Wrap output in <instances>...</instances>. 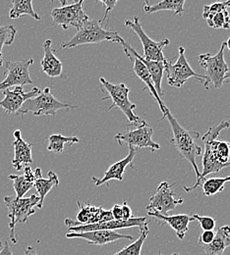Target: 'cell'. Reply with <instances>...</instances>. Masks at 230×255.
Instances as JSON below:
<instances>
[{"instance_id":"f35d334b","label":"cell","mask_w":230,"mask_h":255,"mask_svg":"<svg viewBox=\"0 0 230 255\" xmlns=\"http://www.w3.org/2000/svg\"><path fill=\"white\" fill-rule=\"evenodd\" d=\"M110 211H111V214H112L114 220H123V217H122V205L115 204Z\"/></svg>"},{"instance_id":"c3c4849f","label":"cell","mask_w":230,"mask_h":255,"mask_svg":"<svg viewBox=\"0 0 230 255\" xmlns=\"http://www.w3.org/2000/svg\"><path fill=\"white\" fill-rule=\"evenodd\" d=\"M220 1H223V0H218V2H220Z\"/></svg>"},{"instance_id":"d4e9b609","label":"cell","mask_w":230,"mask_h":255,"mask_svg":"<svg viewBox=\"0 0 230 255\" xmlns=\"http://www.w3.org/2000/svg\"><path fill=\"white\" fill-rule=\"evenodd\" d=\"M229 247H230V226L219 228L214 241L209 245H202L206 255H223Z\"/></svg>"},{"instance_id":"6da1fadb","label":"cell","mask_w":230,"mask_h":255,"mask_svg":"<svg viewBox=\"0 0 230 255\" xmlns=\"http://www.w3.org/2000/svg\"><path fill=\"white\" fill-rule=\"evenodd\" d=\"M230 127V121H222L218 126L210 128L201 137L205 144L201 182L206 180V177L210 174L219 173L230 166V142L218 140L220 133Z\"/></svg>"},{"instance_id":"7c38bea8","label":"cell","mask_w":230,"mask_h":255,"mask_svg":"<svg viewBox=\"0 0 230 255\" xmlns=\"http://www.w3.org/2000/svg\"><path fill=\"white\" fill-rule=\"evenodd\" d=\"M33 64V59L7 61L5 62V79L0 82V91H4L13 87H24L33 84L29 69Z\"/></svg>"},{"instance_id":"2e32d148","label":"cell","mask_w":230,"mask_h":255,"mask_svg":"<svg viewBox=\"0 0 230 255\" xmlns=\"http://www.w3.org/2000/svg\"><path fill=\"white\" fill-rule=\"evenodd\" d=\"M149 222L145 217H137L131 218L129 220H110L106 222L100 223L91 224V225H81L77 227H70L68 228V233H84V232H91L97 230H108V231H115L118 229H127L138 227L139 229L145 227Z\"/></svg>"},{"instance_id":"9a60e30c","label":"cell","mask_w":230,"mask_h":255,"mask_svg":"<svg viewBox=\"0 0 230 255\" xmlns=\"http://www.w3.org/2000/svg\"><path fill=\"white\" fill-rule=\"evenodd\" d=\"M40 92V89L37 87H34L28 93H26L23 87L20 86L6 89L3 91L4 98L0 101V106L6 114H16L28 99L35 97Z\"/></svg>"},{"instance_id":"ab89813d","label":"cell","mask_w":230,"mask_h":255,"mask_svg":"<svg viewBox=\"0 0 230 255\" xmlns=\"http://www.w3.org/2000/svg\"><path fill=\"white\" fill-rule=\"evenodd\" d=\"M0 255H13V253L11 251V248L9 247V244H8L7 241L4 243L3 247L1 248Z\"/></svg>"},{"instance_id":"cb8c5ba5","label":"cell","mask_w":230,"mask_h":255,"mask_svg":"<svg viewBox=\"0 0 230 255\" xmlns=\"http://www.w3.org/2000/svg\"><path fill=\"white\" fill-rule=\"evenodd\" d=\"M35 173V181H34V185L33 187L35 188L37 195L39 197V202L37 205V208H42L44 199L47 195V193L51 191V189L53 187H57L59 185V179L57 177V175L52 172L49 171L48 172V178L47 179H43L42 178V174H41V169L36 168L34 170Z\"/></svg>"},{"instance_id":"603a6c76","label":"cell","mask_w":230,"mask_h":255,"mask_svg":"<svg viewBox=\"0 0 230 255\" xmlns=\"http://www.w3.org/2000/svg\"><path fill=\"white\" fill-rule=\"evenodd\" d=\"M125 54L128 56V58L130 59V61H132L133 64H134V67H133V68H134V72H135L136 76H137L143 83H145L146 89H148V90L150 91L151 96H154L155 100H156V101L158 102V104L160 105V109L162 110V112H163V114H164L166 105H165V102L163 101V99L158 95V93H157V91H156V89H155V86H154V83H153L151 74H150V72L148 71L147 67L143 64L142 61H140L138 58H136L135 56H133L130 53H125Z\"/></svg>"},{"instance_id":"ba28073f","label":"cell","mask_w":230,"mask_h":255,"mask_svg":"<svg viewBox=\"0 0 230 255\" xmlns=\"http://www.w3.org/2000/svg\"><path fill=\"white\" fill-rule=\"evenodd\" d=\"M154 129L146 121L140 124H131V127L127 128L126 130L118 132L114 138L118 141L121 146L127 144L128 148H150L153 152L159 150L161 145L153 140Z\"/></svg>"},{"instance_id":"1f68e13d","label":"cell","mask_w":230,"mask_h":255,"mask_svg":"<svg viewBox=\"0 0 230 255\" xmlns=\"http://www.w3.org/2000/svg\"><path fill=\"white\" fill-rule=\"evenodd\" d=\"M17 29L12 25L1 26L0 25V68L3 66L2 49L5 45H11L15 39Z\"/></svg>"},{"instance_id":"44dd1931","label":"cell","mask_w":230,"mask_h":255,"mask_svg":"<svg viewBox=\"0 0 230 255\" xmlns=\"http://www.w3.org/2000/svg\"><path fill=\"white\" fill-rule=\"evenodd\" d=\"M55 50L52 48V41L46 39L43 43V58L40 61L41 71L49 78L62 77L63 65L56 57Z\"/></svg>"},{"instance_id":"ffe728a7","label":"cell","mask_w":230,"mask_h":255,"mask_svg":"<svg viewBox=\"0 0 230 255\" xmlns=\"http://www.w3.org/2000/svg\"><path fill=\"white\" fill-rule=\"evenodd\" d=\"M14 135V157L12 160V166L17 170H23V166H28L33 162L32 156V144L23 139L20 129H16L13 132Z\"/></svg>"},{"instance_id":"bcb514c9","label":"cell","mask_w":230,"mask_h":255,"mask_svg":"<svg viewBox=\"0 0 230 255\" xmlns=\"http://www.w3.org/2000/svg\"><path fill=\"white\" fill-rule=\"evenodd\" d=\"M171 255H181V254H179V253H174V254H172Z\"/></svg>"},{"instance_id":"83f0119b","label":"cell","mask_w":230,"mask_h":255,"mask_svg":"<svg viewBox=\"0 0 230 255\" xmlns=\"http://www.w3.org/2000/svg\"><path fill=\"white\" fill-rule=\"evenodd\" d=\"M26 15L31 16L36 21L41 19L33 10V0H12V8L9 11V18L11 20H16Z\"/></svg>"},{"instance_id":"3957f363","label":"cell","mask_w":230,"mask_h":255,"mask_svg":"<svg viewBox=\"0 0 230 255\" xmlns=\"http://www.w3.org/2000/svg\"><path fill=\"white\" fill-rule=\"evenodd\" d=\"M123 38L117 32L108 31L103 28L100 20H87L77 33L68 41L61 43V48H73L78 45L95 44L103 41H112L121 43Z\"/></svg>"},{"instance_id":"e575fe53","label":"cell","mask_w":230,"mask_h":255,"mask_svg":"<svg viewBox=\"0 0 230 255\" xmlns=\"http://www.w3.org/2000/svg\"><path fill=\"white\" fill-rule=\"evenodd\" d=\"M195 220H197L200 223L201 228L204 231H214L216 228V220L211 217V216H199L198 214H193L192 215Z\"/></svg>"},{"instance_id":"74e56055","label":"cell","mask_w":230,"mask_h":255,"mask_svg":"<svg viewBox=\"0 0 230 255\" xmlns=\"http://www.w3.org/2000/svg\"><path fill=\"white\" fill-rule=\"evenodd\" d=\"M122 217H123V220H129L133 218L131 207L127 204L125 200L122 203Z\"/></svg>"},{"instance_id":"52a82bcc","label":"cell","mask_w":230,"mask_h":255,"mask_svg":"<svg viewBox=\"0 0 230 255\" xmlns=\"http://www.w3.org/2000/svg\"><path fill=\"white\" fill-rule=\"evenodd\" d=\"M225 49L226 42H223L217 54L211 55L210 53H206L198 56L199 63L206 71L204 86L207 90H209L211 83L216 89L223 88L225 84L226 75L230 72V67L225 59Z\"/></svg>"},{"instance_id":"d590c367","label":"cell","mask_w":230,"mask_h":255,"mask_svg":"<svg viewBox=\"0 0 230 255\" xmlns=\"http://www.w3.org/2000/svg\"><path fill=\"white\" fill-rule=\"evenodd\" d=\"M96 1H99L103 4V7H105V12H104V16L102 17V19H100L101 23L104 22V20L107 19L108 14L114 9V7L116 6V4L118 3L119 0H96Z\"/></svg>"},{"instance_id":"f1b7e54d","label":"cell","mask_w":230,"mask_h":255,"mask_svg":"<svg viewBox=\"0 0 230 255\" xmlns=\"http://www.w3.org/2000/svg\"><path fill=\"white\" fill-rule=\"evenodd\" d=\"M80 142V139L77 136H64L60 133L51 134L48 137L47 150L52 151L56 154H61L64 151L66 144H73Z\"/></svg>"},{"instance_id":"277c9868","label":"cell","mask_w":230,"mask_h":255,"mask_svg":"<svg viewBox=\"0 0 230 255\" xmlns=\"http://www.w3.org/2000/svg\"><path fill=\"white\" fill-rule=\"evenodd\" d=\"M39 197L37 194H32L29 197L18 198L15 194L4 197V204L8 210V218L10 219V240L15 245L18 243V236L15 228L18 223H29L30 216L35 213L34 207H37Z\"/></svg>"},{"instance_id":"60d3db41","label":"cell","mask_w":230,"mask_h":255,"mask_svg":"<svg viewBox=\"0 0 230 255\" xmlns=\"http://www.w3.org/2000/svg\"><path fill=\"white\" fill-rule=\"evenodd\" d=\"M25 255H38L33 247H27L25 249Z\"/></svg>"},{"instance_id":"e0dca14e","label":"cell","mask_w":230,"mask_h":255,"mask_svg":"<svg viewBox=\"0 0 230 255\" xmlns=\"http://www.w3.org/2000/svg\"><path fill=\"white\" fill-rule=\"evenodd\" d=\"M66 238L68 239H82L88 242L90 245L103 247L107 244L117 242L119 240H134L129 235L118 234L114 231L108 230H97L84 233H67Z\"/></svg>"},{"instance_id":"9c48e42d","label":"cell","mask_w":230,"mask_h":255,"mask_svg":"<svg viewBox=\"0 0 230 255\" xmlns=\"http://www.w3.org/2000/svg\"><path fill=\"white\" fill-rule=\"evenodd\" d=\"M178 53L179 54L176 62L172 64L169 60L165 67L168 85L173 88L180 89L191 78H195L197 81L204 84L206 80L205 75H199L191 68L185 56V48L183 46H179Z\"/></svg>"},{"instance_id":"7bdbcfd3","label":"cell","mask_w":230,"mask_h":255,"mask_svg":"<svg viewBox=\"0 0 230 255\" xmlns=\"http://www.w3.org/2000/svg\"><path fill=\"white\" fill-rule=\"evenodd\" d=\"M226 47H228V49L230 51V36L229 37V39L226 41Z\"/></svg>"},{"instance_id":"ac0fdd59","label":"cell","mask_w":230,"mask_h":255,"mask_svg":"<svg viewBox=\"0 0 230 255\" xmlns=\"http://www.w3.org/2000/svg\"><path fill=\"white\" fill-rule=\"evenodd\" d=\"M120 44L123 46V50L125 53H130L133 56L138 58L140 61H142L143 64L147 67L148 71L151 74V77H152V80H153V83H154V86H155V89H156L158 95L161 98H163L164 91L162 88V82H163V77L165 74L166 64L168 63L169 60L167 62H158V61L147 60L143 56H141L124 39L121 41Z\"/></svg>"},{"instance_id":"8992f818","label":"cell","mask_w":230,"mask_h":255,"mask_svg":"<svg viewBox=\"0 0 230 255\" xmlns=\"http://www.w3.org/2000/svg\"><path fill=\"white\" fill-rule=\"evenodd\" d=\"M78 106L68 102L59 101L50 92L49 88H45L37 96L28 99L16 115L23 116L32 112L34 116H54L56 112L64 108H76Z\"/></svg>"},{"instance_id":"8d00e7d4","label":"cell","mask_w":230,"mask_h":255,"mask_svg":"<svg viewBox=\"0 0 230 255\" xmlns=\"http://www.w3.org/2000/svg\"><path fill=\"white\" fill-rule=\"evenodd\" d=\"M215 236H216V232L214 231H204L200 236L199 243L201 245H209L214 241Z\"/></svg>"},{"instance_id":"4fadbf2b","label":"cell","mask_w":230,"mask_h":255,"mask_svg":"<svg viewBox=\"0 0 230 255\" xmlns=\"http://www.w3.org/2000/svg\"><path fill=\"white\" fill-rule=\"evenodd\" d=\"M174 185L175 184L169 185L167 182L161 183L156 193L150 198V205L147 206V210H155L160 214L167 215V213L173 211L177 205L182 204L184 202L183 198H175V191L172 190Z\"/></svg>"},{"instance_id":"836d02e7","label":"cell","mask_w":230,"mask_h":255,"mask_svg":"<svg viewBox=\"0 0 230 255\" xmlns=\"http://www.w3.org/2000/svg\"><path fill=\"white\" fill-rule=\"evenodd\" d=\"M227 5H226V1H220V2H216L213 3L211 5H206L204 6V11H203V18L205 20H209L211 19L213 16H215L217 13L227 9Z\"/></svg>"},{"instance_id":"ee69618b","label":"cell","mask_w":230,"mask_h":255,"mask_svg":"<svg viewBox=\"0 0 230 255\" xmlns=\"http://www.w3.org/2000/svg\"><path fill=\"white\" fill-rule=\"evenodd\" d=\"M230 79V72H229L227 75H226V78H225V83L228 82Z\"/></svg>"},{"instance_id":"5b68a950","label":"cell","mask_w":230,"mask_h":255,"mask_svg":"<svg viewBox=\"0 0 230 255\" xmlns=\"http://www.w3.org/2000/svg\"><path fill=\"white\" fill-rule=\"evenodd\" d=\"M99 83L101 92L108 94V96H104L102 100L110 99L112 101L108 111L116 107L122 111L131 124H140L143 122V120L135 114V109L137 106L129 100L130 89L125 84L121 83L115 85L106 81L104 78H100Z\"/></svg>"},{"instance_id":"7a4b0ae2","label":"cell","mask_w":230,"mask_h":255,"mask_svg":"<svg viewBox=\"0 0 230 255\" xmlns=\"http://www.w3.org/2000/svg\"><path fill=\"white\" fill-rule=\"evenodd\" d=\"M163 115L164 116L161 120L166 118L167 121L169 122L171 129H172V133H173V138L171 140L172 144L179 151L180 155L183 158L187 160L193 166V169L196 173L197 181H196L195 185L192 187H189V188L184 187V190L186 191V192H191V191L196 190L198 187L201 186V184H202L201 173L199 172L197 161H196L198 156H200L202 154V148L198 144V141L200 138V133L196 130L187 129V128L182 127L179 124V122L176 120V118L173 117V115L171 114V112L169 111L167 106L165 107V112Z\"/></svg>"},{"instance_id":"b9f144b4","label":"cell","mask_w":230,"mask_h":255,"mask_svg":"<svg viewBox=\"0 0 230 255\" xmlns=\"http://www.w3.org/2000/svg\"><path fill=\"white\" fill-rule=\"evenodd\" d=\"M51 1H53V0H51ZM59 2H60V4L62 5V6H66L67 5V0H58ZM80 0H74V3H77V2H79Z\"/></svg>"},{"instance_id":"f6af8a7d","label":"cell","mask_w":230,"mask_h":255,"mask_svg":"<svg viewBox=\"0 0 230 255\" xmlns=\"http://www.w3.org/2000/svg\"><path fill=\"white\" fill-rule=\"evenodd\" d=\"M226 5H227V7H230V0H228V1H226Z\"/></svg>"},{"instance_id":"f546056e","label":"cell","mask_w":230,"mask_h":255,"mask_svg":"<svg viewBox=\"0 0 230 255\" xmlns=\"http://www.w3.org/2000/svg\"><path fill=\"white\" fill-rule=\"evenodd\" d=\"M150 233L149 226L146 225L145 227L140 228V237L128 247H125L120 252L113 255H141L142 248L144 246V243Z\"/></svg>"},{"instance_id":"681fc988","label":"cell","mask_w":230,"mask_h":255,"mask_svg":"<svg viewBox=\"0 0 230 255\" xmlns=\"http://www.w3.org/2000/svg\"><path fill=\"white\" fill-rule=\"evenodd\" d=\"M162 255V254H160V255Z\"/></svg>"},{"instance_id":"484cf974","label":"cell","mask_w":230,"mask_h":255,"mask_svg":"<svg viewBox=\"0 0 230 255\" xmlns=\"http://www.w3.org/2000/svg\"><path fill=\"white\" fill-rule=\"evenodd\" d=\"M9 179L13 181V188L16 192V196L18 198L24 197V195L30 191L34 185L35 181V173L33 172L32 168L28 165L24 168V174L21 176L18 175H10Z\"/></svg>"},{"instance_id":"d6986e66","label":"cell","mask_w":230,"mask_h":255,"mask_svg":"<svg viewBox=\"0 0 230 255\" xmlns=\"http://www.w3.org/2000/svg\"><path fill=\"white\" fill-rule=\"evenodd\" d=\"M148 216L155 218L160 223L167 224L176 233L179 240H183L186 233L189 230V224L195 221L192 215L188 214H177V215H163L153 210L148 211Z\"/></svg>"},{"instance_id":"7402d4cb","label":"cell","mask_w":230,"mask_h":255,"mask_svg":"<svg viewBox=\"0 0 230 255\" xmlns=\"http://www.w3.org/2000/svg\"><path fill=\"white\" fill-rule=\"evenodd\" d=\"M137 154V149L129 147V153L124 159L119 160L115 163H113L104 173L103 177L101 179H97L96 177H93V181L95 182V185L97 187H99L101 185H104L105 183L111 181V180H117V181H122L123 180V175L125 173L126 168L130 165L132 161L135 158Z\"/></svg>"},{"instance_id":"7dc6e473","label":"cell","mask_w":230,"mask_h":255,"mask_svg":"<svg viewBox=\"0 0 230 255\" xmlns=\"http://www.w3.org/2000/svg\"><path fill=\"white\" fill-rule=\"evenodd\" d=\"M2 247H3V245H2V242H1V241H0V249H1V248H2Z\"/></svg>"},{"instance_id":"30bf717a","label":"cell","mask_w":230,"mask_h":255,"mask_svg":"<svg viewBox=\"0 0 230 255\" xmlns=\"http://www.w3.org/2000/svg\"><path fill=\"white\" fill-rule=\"evenodd\" d=\"M125 26L130 28L134 32L139 36L143 48H144V58L151 61L158 62H167V58H165L164 49L165 46L169 44V39L165 38L161 41L153 40L143 29L142 24L140 23V19L138 16L134 17V21L126 20Z\"/></svg>"},{"instance_id":"d6a6232c","label":"cell","mask_w":230,"mask_h":255,"mask_svg":"<svg viewBox=\"0 0 230 255\" xmlns=\"http://www.w3.org/2000/svg\"><path fill=\"white\" fill-rule=\"evenodd\" d=\"M207 22H208V25L214 29L229 30L230 28V12L228 11V9H225L217 13L211 19L207 20Z\"/></svg>"},{"instance_id":"4316f807","label":"cell","mask_w":230,"mask_h":255,"mask_svg":"<svg viewBox=\"0 0 230 255\" xmlns=\"http://www.w3.org/2000/svg\"><path fill=\"white\" fill-rule=\"evenodd\" d=\"M186 0H162L158 4L150 5L149 0H145L144 10L148 14H153L161 11H171L173 14L182 15L184 10V4Z\"/></svg>"},{"instance_id":"8fae6325","label":"cell","mask_w":230,"mask_h":255,"mask_svg":"<svg viewBox=\"0 0 230 255\" xmlns=\"http://www.w3.org/2000/svg\"><path fill=\"white\" fill-rule=\"evenodd\" d=\"M84 1L85 0H80L71 5L54 8L50 13L53 24L62 27L63 30L75 28L78 31L83 24L89 20V15L83 9Z\"/></svg>"},{"instance_id":"5bb4252c","label":"cell","mask_w":230,"mask_h":255,"mask_svg":"<svg viewBox=\"0 0 230 255\" xmlns=\"http://www.w3.org/2000/svg\"><path fill=\"white\" fill-rule=\"evenodd\" d=\"M77 204L79 207L77 220L65 219L64 223L68 228L114 220L110 210H104L102 207H95L91 204L83 205L80 201H77Z\"/></svg>"},{"instance_id":"4dcf8cb0","label":"cell","mask_w":230,"mask_h":255,"mask_svg":"<svg viewBox=\"0 0 230 255\" xmlns=\"http://www.w3.org/2000/svg\"><path fill=\"white\" fill-rule=\"evenodd\" d=\"M230 182V176L224 178H211L208 180H204L201 184L203 189V194L206 196H211L219 193L225 189V185Z\"/></svg>"}]
</instances>
